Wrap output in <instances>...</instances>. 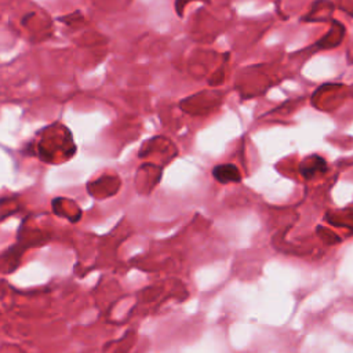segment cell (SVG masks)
I'll return each mask as SVG.
<instances>
[{
  "label": "cell",
  "instance_id": "6da1fadb",
  "mask_svg": "<svg viewBox=\"0 0 353 353\" xmlns=\"http://www.w3.org/2000/svg\"><path fill=\"white\" fill-rule=\"evenodd\" d=\"M214 175L218 181H221L223 183L240 179V175L233 165H219L214 170Z\"/></svg>",
  "mask_w": 353,
  "mask_h": 353
},
{
  "label": "cell",
  "instance_id": "7a4b0ae2",
  "mask_svg": "<svg viewBox=\"0 0 353 353\" xmlns=\"http://www.w3.org/2000/svg\"><path fill=\"white\" fill-rule=\"evenodd\" d=\"M341 327L345 331L353 332V316L352 314H342V317H341Z\"/></svg>",
  "mask_w": 353,
  "mask_h": 353
},
{
  "label": "cell",
  "instance_id": "3957f363",
  "mask_svg": "<svg viewBox=\"0 0 353 353\" xmlns=\"http://www.w3.org/2000/svg\"><path fill=\"white\" fill-rule=\"evenodd\" d=\"M349 269H350V273L353 276V255L350 256V261H349Z\"/></svg>",
  "mask_w": 353,
  "mask_h": 353
}]
</instances>
